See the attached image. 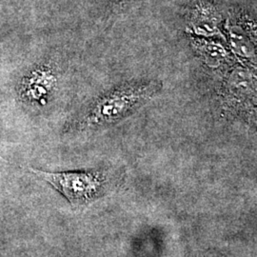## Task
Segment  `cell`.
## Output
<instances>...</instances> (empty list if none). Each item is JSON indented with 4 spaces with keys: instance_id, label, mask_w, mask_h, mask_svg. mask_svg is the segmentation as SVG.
<instances>
[{
    "instance_id": "cell-1",
    "label": "cell",
    "mask_w": 257,
    "mask_h": 257,
    "mask_svg": "<svg viewBox=\"0 0 257 257\" xmlns=\"http://www.w3.org/2000/svg\"><path fill=\"white\" fill-rule=\"evenodd\" d=\"M157 78H138L112 86L98 94L66 127V132L83 133L110 128L128 119L163 91Z\"/></svg>"
},
{
    "instance_id": "cell-2",
    "label": "cell",
    "mask_w": 257,
    "mask_h": 257,
    "mask_svg": "<svg viewBox=\"0 0 257 257\" xmlns=\"http://www.w3.org/2000/svg\"><path fill=\"white\" fill-rule=\"evenodd\" d=\"M256 66L236 59L222 74L214 95L215 111L221 120L256 125Z\"/></svg>"
},
{
    "instance_id": "cell-3",
    "label": "cell",
    "mask_w": 257,
    "mask_h": 257,
    "mask_svg": "<svg viewBox=\"0 0 257 257\" xmlns=\"http://www.w3.org/2000/svg\"><path fill=\"white\" fill-rule=\"evenodd\" d=\"M28 170L50 184L74 207L89 205L108 195L124 179L123 170L110 167L57 173L34 168Z\"/></svg>"
},
{
    "instance_id": "cell-4",
    "label": "cell",
    "mask_w": 257,
    "mask_h": 257,
    "mask_svg": "<svg viewBox=\"0 0 257 257\" xmlns=\"http://www.w3.org/2000/svg\"><path fill=\"white\" fill-rule=\"evenodd\" d=\"M58 84V72L50 61L35 65L19 84V99L32 107H43L55 93Z\"/></svg>"
},
{
    "instance_id": "cell-5",
    "label": "cell",
    "mask_w": 257,
    "mask_h": 257,
    "mask_svg": "<svg viewBox=\"0 0 257 257\" xmlns=\"http://www.w3.org/2000/svg\"><path fill=\"white\" fill-rule=\"evenodd\" d=\"M227 46L240 61L256 66V25L245 15H235L225 25Z\"/></svg>"
},
{
    "instance_id": "cell-6",
    "label": "cell",
    "mask_w": 257,
    "mask_h": 257,
    "mask_svg": "<svg viewBox=\"0 0 257 257\" xmlns=\"http://www.w3.org/2000/svg\"><path fill=\"white\" fill-rule=\"evenodd\" d=\"M221 24L218 9L209 1H201L190 11L186 32L192 37L214 38L221 34Z\"/></svg>"
},
{
    "instance_id": "cell-7",
    "label": "cell",
    "mask_w": 257,
    "mask_h": 257,
    "mask_svg": "<svg viewBox=\"0 0 257 257\" xmlns=\"http://www.w3.org/2000/svg\"><path fill=\"white\" fill-rule=\"evenodd\" d=\"M191 45L203 66L213 72L223 74L236 60L228 46L214 38L192 37Z\"/></svg>"
},
{
    "instance_id": "cell-8",
    "label": "cell",
    "mask_w": 257,
    "mask_h": 257,
    "mask_svg": "<svg viewBox=\"0 0 257 257\" xmlns=\"http://www.w3.org/2000/svg\"><path fill=\"white\" fill-rule=\"evenodd\" d=\"M113 2H115V3H117V4H120V3H124V2H127L128 0H112Z\"/></svg>"
}]
</instances>
